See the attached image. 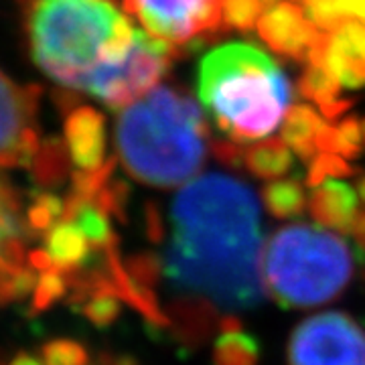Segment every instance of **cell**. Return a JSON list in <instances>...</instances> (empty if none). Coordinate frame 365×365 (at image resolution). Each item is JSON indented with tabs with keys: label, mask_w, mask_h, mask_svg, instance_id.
Instances as JSON below:
<instances>
[{
	"label": "cell",
	"mask_w": 365,
	"mask_h": 365,
	"mask_svg": "<svg viewBox=\"0 0 365 365\" xmlns=\"http://www.w3.org/2000/svg\"><path fill=\"white\" fill-rule=\"evenodd\" d=\"M163 274L181 300L182 333L201 339L213 323L260 300V207L248 185L225 175L191 181L170 207Z\"/></svg>",
	"instance_id": "obj_1"
},
{
	"label": "cell",
	"mask_w": 365,
	"mask_h": 365,
	"mask_svg": "<svg viewBox=\"0 0 365 365\" xmlns=\"http://www.w3.org/2000/svg\"><path fill=\"white\" fill-rule=\"evenodd\" d=\"M25 33L37 67L76 90L98 67L124 61L136 39V29L108 0H31Z\"/></svg>",
	"instance_id": "obj_2"
},
{
	"label": "cell",
	"mask_w": 365,
	"mask_h": 365,
	"mask_svg": "<svg viewBox=\"0 0 365 365\" xmlns=\"http://www.w3.org/2000/svg\"><path fill=\"white\" fill-rule=\"evenodd\" d=\"M207 136L203 112L189 96L157 88L120 114L116 148L136 181L169 189L203 167Z\"/></svg>",
	"instance_id": "obj_3"
},
{
	"label": "cell",
	"mask_w": 365,
	"mask_h": 365,
	"mask_svg": "<svg viewBox=\"0 0 365 365\" xmlns=\"http://www.w3.org/2000/svg\"><path fill=\"white\" fill-rule=\"evenodd\" d=\"M197 88L217 130L237 144L272 134L292 100L282 69L252 43H227L207 53Z\"/></svg>",
	"instance_id": "obj_4"
},
{
	"label": "cell",
	"mask_w": 365,
	"mask_h": 365,
	"mask_svg": "<svg viewBox=\"0 0 365 365\" xmlns=\"http://www.w3.org/2000/svg\"><path fill=\"white\" fill-rule=\"evenodd\" d=\"M262 280L282 307L304 309L329 302L347 288L353 254L345 240L314 225H287L266 242Z\"/></svg>",
	"instance_id": "obj_5"
},
{
	"label": "cell",
	"mask_w": 365,
	"mask_h": 365,
	"mask_svg": "<svg viewBox=\"0 0 365 365\" xmlns=\"http://www.w3.org/2000/svg\"><path fill=\"white\" fill-rule=\"evenodd\" d=\"M177 55L182 53L169 41L136 31L134 47L128 57L120 63L98 67L83 90L118 112L153 90Z\"/></svg>",
	"instance_id": "obj_6"
},
{
	"label": "cell",
	"mask_w": 365,
	"mask_h": 365,
	"mask_svg": "<svg viewBox=\"0 0 365 365\" xmlns=\"http://www.w3.org/2000/svg\"><path fill=\"white\" fill-rule=\"evenodd\" d=\"M290 365H365V331L343 313L302 321L288 343Z\"/></svg>",
	"instance_id": "obj_7"
},
{
	"label": "cell",
	"mask_w": 365,
	"mask_h": 365,
	"mask_svg": "<svg viewBox=\"0 0 365 365\" xmlns=\"http://www.w3.org/2000/svg\"><path fill=\"white\" fill-rule=\"evenodd\" d=\"M41 90L0 69V167H33L41 153Z\"/></svg>",
	"instance_id": "obj_8"
},
{
	"label": "cell",
	"mask_w": 365,
	"mask_h": 365,
	"mask_svg": "<svg viewBox=\"0 0 365 365\" xmlns=\"http://www.w3.org/2000/svg\"><path fill=\"white\" fill-rule=\"evenodd\" d=\"M150 35L182 45L195 35H215L222 26V0H124Z\"/></svg>",
	"instance_id": "obj_9"
},
{
	"label": "cell",
	"mask_w": 365,
	"mask_h": 365,
	"mask_svg": "<svg viewBox=\"0 0 365 365\" xmlns=\"http://www.w3.org/2000/svg\"><path fill=\"white\" fill-rule=\"evenodd\" d=\"M29 223L13 185L0 177V300L23 297L37 287V272L26 256Z\"/></svg>",
	"instance_id": "obj_10"
},
{
	"label": "cell",
	"mask_w": 365,
	"mask_h": 365,
	"mask_svg": "<svg viewBox=\"0 0 365 365\" xmlns=\"http://www.w3.org/2000/svg\"><path fill=\"white\" fill-rule=\"evenodd\" d=\"M321 29L307 21L302 9L276 2L266 9L258 21V35L274 53L294 59V61H309V53Z\"/></svg>",
	"instance_id": "obj_11"
},
{
	"label": "cell",
	"mask_w": 365,
	"mask_h": 365,
	"mask_svg": "<svg viewBox=\"0 0 365 365\" xmlns=\"http://www.w3.org/2000/svg\"><path fill=\"white\" fill-rule=\"evenodd\" d=\"M66 112L63 143L76 170L102 169L108 163L104 116L90 106H67Z\"/></svg>",
	"instance_id": "obj_12"
},
{
	"label": "cell",
	"mask_w": 365,
	"mask_h": 365,
	"mask_svg": "<svg viewBox=\"0 0 365 365\" xmlns=\"http://www.w3.org/2000/svg\"><path fill=\"white\" fill-rule=\"evenodd\" d=\"M327 67L343 88L357 90L365 86V25L347 21L331 33L327 47Z\"/></svg>",
	"instance_id": "obj_13"
},
{
	"label": "cell",
	"mask_w": 365,
	"mask_h": 365,
	"mask_svg": "<svg viewBox=\"0 0 365 365\" xmlns=\"http://www.w3.org/2000/svg\"><path fill=\"white\" fill-rule=\"evenodd\" d=\"M309 209L317 223L349 234L359 211L357 193L347 182L323 181L319 187H313Z\"/></svg>",
	"instance_id": "obj_14"
},
{
	"label": "cell",
	"mask_w": 365,
	"mask_h": 365,
	"mask_svg": "<svg viewBox=\"0 0 365 365\" xmlns=\"http://www.w3.org/2000/svg\"><path fill=\"white\" fill-rule=\"evenodd\" d=\"M321 118L311 106L297 104L287 112L282 124V140L299 155L304 163L313 160L317 150V132L321 128Z\"/></svg>",
	"instance_id": "obj_15"
},
{
	"label": "cell",
	"mask_w": 365,
	"mask_h": 365,
	"mask_svg": "<svg viewBox=\"0 0 365 365\" xmlns=\"http://www.w3.org/2000/svg\"><path fill=\"white\" fill-rule=\"evenodd\" d=\"M246 167L258 179H276L292 170L294 158L284 140L270 138L250 146L246 150Z\"/></svg>",
	"instance_id": "obj_16"
},
{
	"label": "cell",
	"mask_w": 365,
	"mask_h": 365,
	"mask_svg": "<svg viewBox=\"0 0 365 365\" xmlns=\"http://www.w3.org/2000/svg\"><path fill=\"white\" fill-rule=\"evenodd\" d=\"M220 329H222V335L215 343V351H213L215 365L258 364V345L242 331V327L235 319L225 321Z\"/></svg>",
	"instance_id": "obj_17"
},
{
	"label": "cell",
	"mask_w": 365,
	"mask_h": 365,
	"mask_svg": "<svg viewBox=\"0 0 365 365\" xmlns=\"http://www.w3.org/2000/svg\"><path fill=\"white\" fill-rule=\"evenodd\" d=\"M262 199H264L266 209L278 220L299 217L309 203L299 179L268 182L262 191Z\"/></svg>",
	"instance_id": "obj_18"
},
{
	"label": "cell",
	"mask_w": 365,
	"mask_h": 365,
	"mask_svg": "<svg viewBox=\"0 0 365 365\" xmlns=\"http://www.w3.org/2000/svg\"><path fill=\"white\" fill-rule=\"evenodd\" d=\"M341 91V83L331 73L327 63H309L307 71L299 79V93L321 106L335 102Z\"/></svg>",
	"instance_id": "obj_19"
},
{
	"label": "cell",
	"mask_w": 365,
	"mask_h": 365,
	"mask_svg": "<svg viewBox=\"0 0 365 365\" xmlns=\"http://www.w3.org/2000/svg\"><path fill=\"white\" fill-rule=\"evenodd\" d=\"M222 16L227 29L252 31L262 16V0H222Z\"/></svg>",
	"instance_id": "obj_20"
},
{
	"label": "cell",
	"mask_w": 365,
	"mask_h": 365,
	"mask_svg": "<svg viewBox=\"0 0 365 365\" xmlns=\"http://www.w3.org/2000/svg\"><path fill=\"white\" fill-rule=\"evenodd\" d=\"M304 2H307L304 9L307 19L325 33H333L349 21V14L343 11L339 0H304Z\"/></svg>",
	"instance_id": "obj_21"
},
{
	"label": "cell",
	"mask_w": 365,
	"mask_h": 365,
	"mask_svg": "<svg viewBox=\"0 0 365 365\" xmlns=\"http://www.w3.org/2000/svg\"><path fill=\"white\" fill-rule=\"evenodd\" d=\"M353 170L355 169L349 167L341 157H335L331 153H323L321 157L311 160L307 181H309L311 187H319L321 182L325 181L327 175H331V177H349V175H353Z\"/></svg>",
	"instance_id": "obj_22"
},
{
	"label": "cell",
	"mask_w": 365,
	"mask_h": 365,
	"mask_svg": "<svg viewBox=\"0 0 365 365\" xmlns=\"http://www.w3.org/2000/svg\"><path fill=\"white\" fill-rule=\"evenodd\" d=\"M45 365H90L83 347L73 341H55L43 353Z\"/></svg>",
	"instance_id": "obj_23"
},
{
	"label": "cell",
	"mask_w": 365,
	"mask_h": 365,
	"mask_svg": "<svg viewBox=\"0 0 365 365\" xmlns=\"http://www.w3.org/2000/svg\"><path fill=\"white\" fill-rule=\"evenodd\" d=\"M341 155L347 158H357L364 150V134L361 122L357 118H345L339 126Z\"/></svg>",
	"instance_id": "obj_24"
},
{
	"label": "cell",
	"mask_w": 365,
	"mask_h": 365,
	"mask_svg": "<svg viewBox=\"0 0 365 365\" xmlns=\"http://www.w3.org/2000/svg\"><path fill=\"white\" fill-rule=\"evenodd\" d=\"M209 148H211V155L215 157V160L225 165V167H230V169H242L246 165V153L234 140L230 143V140L213 138L209 143Z\"/></svg>",
	"instance_id": "obj_25"
},
{
	"label": "cell",
	"mask_w": 365,
	"mask_h": 365,
	"mask_svg": "<svg viewBox=\"0 0 365 365\" xmlns=\"http://www.w3.org/2000/svg\"><path fill=\"white\" fill-rule=\"evenodd\" d=\"M317 148L323 153H341V134L339 128L331 126V124H321V128L317 132Z\"/></svg>",
	"instance_id": "obj_26"
},
{
	"label": "cell",
	"mask_w": 365,
	"mask_h": 365,
	"mask_svg": "<svg viewBox=\"0 0 365 365\" xmlns=\"http://www.w3.org/2000/svg\"><path fill=\"white\" fill-rule=\"evenodd\" d=\"M353 106V100H335V102H329V104L321 106V112L327 120H335L339 118L343 112H347Z\"/></svg>",
	"instance_id": "obj_27"
},
{
	"label": "cell",
	"mask_w": 365,
	"mask_h": 365,
	"mask_svg": "<svg viewBox=\"0 0 365 365\" xmlns=\"http://www.w3.org/2000/svg\"><path fill=\"white\" fill-rule=\"evenodd\" d=\"M349 234L359 242V246H361V248H365V207L357 211L355 222H353L351 232H349Z\"/></svg>",
	"instance_id": "obj_28"
},
{
	"label": "cell",
	"mask_w": 365,
	"mask_h": 365,
	"mask_svg": "<svg viewBox=\"0 0 365 365\" xmlns=\"http://www.w3.org/2000/svg\"><path fill=\"white\" fill-rule=\"evenodd\" d=\"M339 4L349 16H357L365 21V0H339Z\"/></svg>",
	"instance_id": "obj_29"
},
{
	"label": "cell",
	"mask_w": 365,
	"mask_h": 365,
	"mask_svg": "<svg viewBox=\"0 0 365 365\" xmlns=\"http://www.w3.org/2000/svg\"><path fill=\"white\" fill-rule=\"evenodd\" d=\"M357 191H359V197L365 201V175L359 179V182H357Z\"/></svg>",
	"instance_id": "obj_30"
},
{
	"label": "cell",
	"mask_w": 365,
	"mask_h": 365,
	"mask_svg": "<svg viewBox=\"0 0 365 365\" xmlns=\"http://www.w3.org/2000/svg\"><path fill=\"white\" fill-rule=\"evenodd\" d=\"M106 365H130V364H122V361H110V364Z\"/></svg>",
	"instance_id": "obj_31"
},
{
	"label": "cell",
	"mask_w": 365,
	"mask_h": 365,
	"mask_svg": "<svg viewBox=\"0 0 365 365\" xmlns=\"http://www.w3.org/2000/svg\"><path fill=\"white\" fill-rule=\"evenodd\" d=\"M361 134H364V144H365V120L361 122Z\"/></svg>",
	"instance_id": "obj_32"
},
{
	"label": "cell",
	"mask_w": 365,
	"mask_h": 365,
	"mask_svg": "<svg viewBox=\"0 0 365 365\" xmlns=\"http://www.w3.org/2000/svg\"><path fill=\"white\" fill-rule=\"evenodd\" d=\"M262 2H266V4H274V0H262Z\"/></svg>",
	"instance_id": "obj_33"
}]
</instances>
